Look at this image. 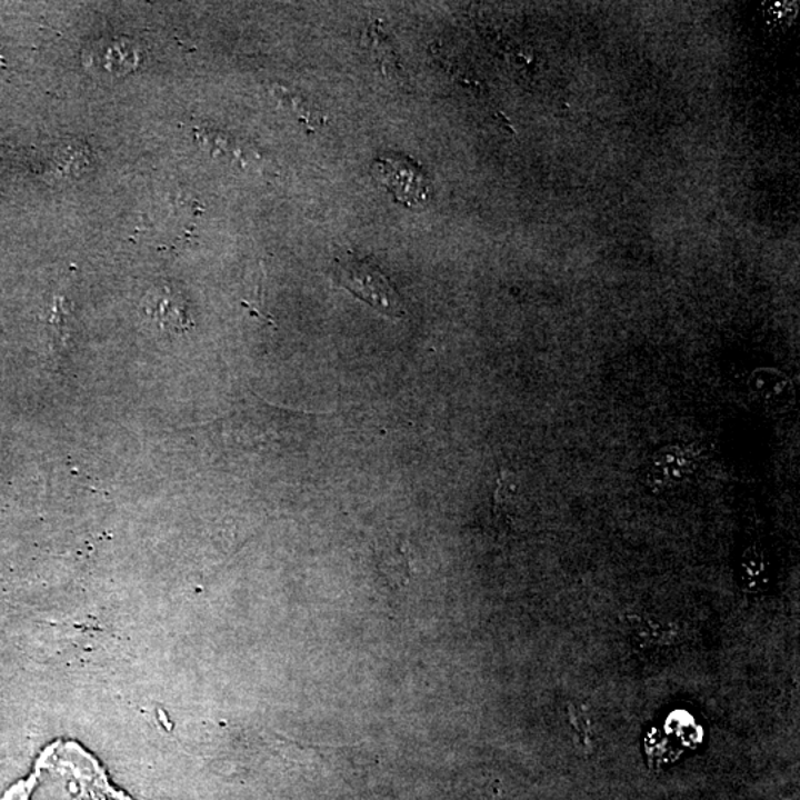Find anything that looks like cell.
I'll list each match as a JSON object with an SVG mask.
<instances>
[{"mask_svg": "<svg viewBox=\"0 0 800 800\" xmlns=\"http://www.w3.org/2000/svg\"><path fill=\"white\" fill-rule=\"evenodd\" d=\"M36 800H131L109 784L100 763L76 742H56L39 760Z\"/></svg>", "mask_w": 800, "mask_h": 800, "instance_id": "6da1fadb", "label": "cell"}, {"mask_svg": "<svg viewBox=\"0 0 800 800\" xmlns=\"http://www.w3.org/2000/svg\"><path fill=\"white\" fill-rule=\"evenodd\" d=\"M333 282L349 289L360 300L391 318H403L404 310L399 293L377 266L368 260H338L332 270Z\"/></svg>", "mask_w": 800, "mask_h": 800, "instance_id": "7a4b0ae2", "label": "cell"}, {"mask_svg": "<svg viewBox=\"0 0 800 800\" xmlns=\"http://www.w3.org/2000/svg\"><path fill=\"white\" fill-rule=\"evenodd\" d=\"M372 176L404 207L424 204L430 198V182L412 160L403 156H386L372 164Z\"/></svg>", "mask_w": 800, "mask_h": 800, "instance_id": "3957f363", "label": "cell"}, {"mask_svg": "<svg viewBox=\"0 0 800 800\" xmlns=\"http://www.w3.org/2000/svg\"><path fill=\"white\" fill-rule=\"evenodd\" d=\"M146 318L162 332L182 333L193 327L189 311L180 293L169 288L154 289L147 293L144 302Z\"/></svg>", "mask_w": 800, "mask_h": 800, "instance_id": "277c9868", "label": "cell"}, {"mask_svg": "<svg viewBox=\"0 0 800 800\" xmlns=\"http://www.w3.org/2000/svg\"><path fill=\"white\" fill-rule=\"evenodd\" d=\"M679 631L674 626L649 620V618H633L631 621V640L639 651L653 656L670 649L678 643Z\"/></svg>", "mask_w": 800, "mask_h": 800, "instance_id": "5b68a950", "label": "cell"}]
</instances>
